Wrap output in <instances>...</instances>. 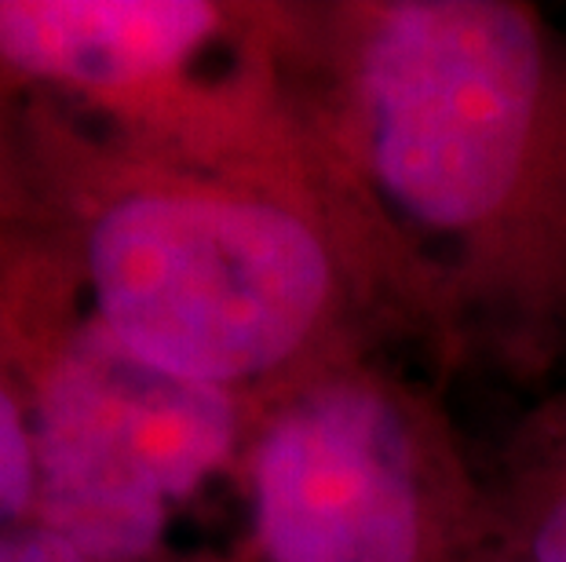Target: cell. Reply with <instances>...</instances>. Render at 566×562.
Wrapping results in <instances>:
<instances>
[{
	"label": "cell",
	"mask_w": 566,
	"mask_h": 562,
	"mask_svg": "<svg viewBox=\"0 0 566 562\" xmlns=\"http://www.w3.org/2000/svg\"><path fill=\"white\" fill-rule=\"evenodd\" d=\"M293 66L457 351L566 343V38L523 0L296 4Z\"/></svg>",
	"instance_id": "obj_1"
},
{
	"label": "cell",
	"mask_w": 566,
	"mask_h": 562,
	"mask_svg": "<svg viewBox=\"0 0 566 562\" xmlns=\"http://www.w3.org/2000/svg\"><path fill=\"white\" fill-rule=\"evenodd\" d=\"M95 321L143 362L263 416L285 391L402 332L336 226L212 172L117 176L84 231ZM406 337V332H402Z\"/></svg>",
	"instance_id": "obj_2"
},
{
	"label": "cell",
	"mask_w": 566,
	"mask_h": 562,
	"mask_svg": "<svg viewBox=\"0 0 566 562\" xmlns=\"http://www.w3.org/2000/svg\"><path fill=\"white\" fill-rule=\"evenodd\" d=\"M249 483L263 562H490L504 548L450 416L373 354L263 410Z\"/></svg>",
	"instance_id": "obj_3"
},
{
	"label": "cell",
	"mask_w": 566,
	"mask_h": 562,
	"mask_svg": "<svg viewBox=\"0 0 566 562\" xmlns=\"http://www.w3.org/2000/svg\"><path fill=\"white\" fill-rule=\"evenodd\" d=\"M256 421L245 399L143 362L92 318L33 410L38 522L95 562H150L168 505L220 471Z\"/></svg>",
	"instance_id": "obj_4"
},
{
	"label": "cell",
	"mask_w": 566,
	"mask_h": 562,
	"mask_svg": "<svg viewBox=\"0 0 566 562\" xmlns=\"http://www.w3.org/2000/svg\"><path fill=\"white\" fill-rule=\"evenodd\" d=\"M249 11L209 0H0V59L128 110L231 41Z\"/></svg>",
	"instance_id": "obj_5"
},
{
	"label": "cell",
	"mask_w": 566,
	"mask_h": 562,
	"mask_svg": "<svg viewBox=\"0 0 566 562\" xmlns=\"http://www.w3.org/2000/svg\"><path fill=\"white\" fill-rule=\"evenodd\" d=\"M504 497V541L523 562H566V394L548 402L512 446Z\"/></svg>",
	"instance_id": "obj_6"
},
{
	"label": "cell",
	"mask_w": 566,
	"mask_h": 562,
	"mask_svg": "<svg viewBox=\"0 0 566 562\" xmlns=\"http://www.w3.org/2000/svg\"><path fill=\"white\" fill-rule=\"evenodd\" d=\"M38 508V449L33 424L19 413L15 399L0 388V530L22 526L19 519Z\"/></svg>",
	"instance_id": "obj_7"
},
{
	"label": "cell",
	"mask_w": 566,
	"mask_h": 562,
	"mask_svg": "<svg viewBox=\"0 0 566 562\" xmlns=\"http://www.w3.org/2000/svg\"><path fill=\"white\" fill-rule=\"evenodd\" d=\"M0 562H95L63 541L59 533H52L48 526H11L0 530Z\"/></svg>",
	"instance_id": "obj_8"
},
{
	"label": "cell",
	"mask_w": 566,
	"mask_h": 562,
	"mask_svg": "<svg viewBox=\"0 0 566 562\" xmlns=\"http://www.w3.org/2000/svg\"><path fill=\"white\" fill-rule=\"evenodd\" d=\"M509 562H520V559H509Z\"/></svg>",
	"instance_id": "obj_9"
}]
</instances>
